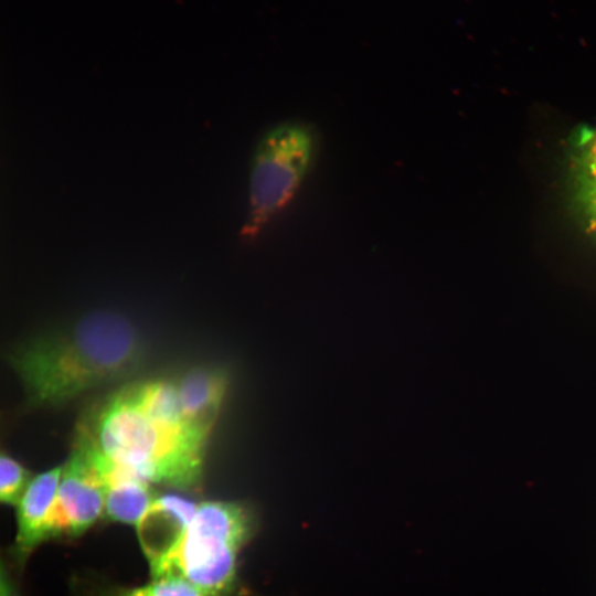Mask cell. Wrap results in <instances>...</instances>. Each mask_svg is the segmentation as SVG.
Returning <instances> with one entry per match:
<instances>
[{"label": "cell", "mask_w": 596, "mask_h": 596, "mask_svg": "<svg viewBox=\"0 0 596 596\" xmlns=\"http://www.w3.org/2000/svg\"><path fill=\"white\" fill-rule=\"evenodd\" d=\"M10 366L35 408L65 404L87 391L126 380L143 364L145 347L129 321L110 312L38 334L14 348Z\"/></svg>", "instance_id": "1"}, {"label": "cell", "mask_w": 596, "mask_h": 596, "mask_svg": "<svg viewBox=\"0 0 596 596\" xmlns=\"http://www.w3.org/2000/svg\"><path fill=\"white\" fill-rule=\"evenodd\" d=\"M77 434L110 462L150 483L191 489L201 479L205 446L183 418L148 409L134 384L107 397Z\"/></svg>", "instance_id": "2"}, {"label": "cell", "mask_w": 596, "mask_h": 596, "mask_svg": "<svg viewBox=\"0 0 596 596\" xmlns=\"http://www.w3.org/2000/svg\"><path fill=\"white\" fill-rule=\"evenodd\" d=\"M252 525L248 509L240 502L198 504L180 544L152 572L153 579L180 577L211 596H226L236 579L237 557Z\"/></svg>", "instance_id": "3"}, {"label": "cell", "mask_w": 596, "mask_h": 596, "mask_svg": "<svg viewBox=\"0 0 596 596\" xmlns=\"http://www.w3.org/2000/svg\"><path fill=\"white\" fill-rule=\"evenodd\" d=\"M316 150V131L302 123H284L265 134L252 162L249 212L243 235L254 237L294 198Z\"/></svg>", "instance_id": "4"}, {"label": "cell", "mask_w": 596, "mask_h": 596, "mask_svg": "<svg viewBox=\"0 0 596 596\" xmlns=\"http://www.w3.org/2000/svg\"><path fill=\"white\" fill-rule=\"evenodd\" d=\"M105 510L100 475L84 451L74 447L63 471L57 493L46 519L42 540L85 532Z\"/></svg>", "instance_id": "5"}, {"label": "cell", "mask_w": 596, "mask_h": 596, "mask_svg": "<svg viewBox=\"0 0 596 596\" xmlns=\"http://www.w3.org/2000/svg\"><path fill=\"white\" fill-rule=\"evenodd\" d=\"M198 504L178 494L157 497L137 523L141 549L151 573L175 551Z\"/></svg>", "instance_id": "6"}, {"label": "cell", "mask_w": 596, "mask_h": 596, "mask_svg": "<svg viewBox=\"0 0 596 596\" xmlns=\"http://www.w3.org/2000/svg\"><path fill=\"white\" fill-rule=\"evenodd\" d=\"M174 385L189 430L205 446L227 391L226 372L214 366H195L174 381Z\"/></svg>", "instance_id": "7"}, {"label": "cell", "mask_w": 596, "mask_h": 596, "mask_svg": "<svg viewBox=\"0 0 596 596\" xmlns=\"http://www.w3.org/2000/svg\"><path fill=\"white\" fill-rule=\"evenodd\" d=\"M62 471L63 465L36 475L18 502L17 547L22 555L43 541V529L57 493Z\"/></svg>", "instance_id": "8"}, {"label": "cell", "mask_w": 596, "mask_h": 596, "mask_svg": "<svg viewBox=\"0 0 596 596\" xmlns=\"http://www.w3.org/2000/svg\"><path fill=\"white\" fill-rule=\"evenodd\" d=\"M573 174L577 205L587 226L596 234V129L578 142Z\"/></svg>", "instance_id": "9"}, {"label": "cell", "mask_w": 596, "mask_h": 596, "mask_svg": "<svg viewBox=\"0 0 596 596\" xmlns=\"http://www.w3.org/2000/svg\"><path fill=\"white\" fill-rule=\"evenodd\" d=\"M30 471L18 460L2 453L0 459V499L18 504L31 481Z\"/></svg>", "instance_id": "10"}, {"label": "cell", "mask_w": 596, "mask_h": 596, "mask_svg": "<svg viewBox=\"0 0 596 596\" xmlns=\"http://www.w3.org/2000/svg\"><path fill=\"white\" fill-rule=\"evenodd\" d=\"M127 596H211L190 582L174 576L153 579L148 586L135 589Z\"/></svg>", "instance_id": "11"}, {"label": "cell", "mask_w": 596, "mask_h": 596, "mask_svg": "<svg viewBox=\"0 0 596 596\" xmlns=\"http://www.w3.org/2000/svg\"><path fill=\"white\" fill-rule=\"evenodd\" d=\"M1 596H13L12 587L10 585V582L4 576L3 571H2V578H1Z\"/></svg>", "instance_id": "12"}]
</instances>
